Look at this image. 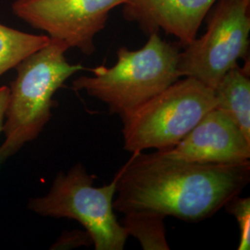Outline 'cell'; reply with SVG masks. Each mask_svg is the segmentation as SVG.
Listing matches in <instances>:
<instances>
[{
	"label": "cell",
	"mask_w": 250,
	"mask_h": 250,
	"mask_svg": "<svg viewBox=\"0 0 250 250\" xmlns=\"http://www.w3.org/2000/svg\"><path fill=\"white\" fill-rule=\"evenodd\" d=\"M114 210L146 211L200 222L239 196L250 180V162L199 163L157 151L134 153L115 176Z\"/></svg>",
	"instance_id": "obj_1"
},
{
	"label": "cell",
	"mask_w": 250,
	"mask_h": 250,
	"mask_svg": "<svg viewBox=\"0 0 250 250\" xmlns=\"http://www.w3.org/2000/svg\"><path fill=\"white\" fill-rule=\"evenodd\" d=\"M179 48L154 33L138 50L119 47L112 67L89 69L93 75L75 79L72 88L104 102L111 114L125 116L180 79Z\"/></svg>",
	"instance_id": "obj_2"
},
{
	"label": "cell",
	"mask_w": 250,
	"mask_h": 250,
	"mask_svg": "<svg viewBox=\"0 0 250 250\" xmlns=\"http://www.w3.org/2000/svg\"><path fill=\"white\" fill-rule=\"evenodd\" d=\"M69 46L50 38L47 45L16 66L17 77L9 88L0 146V166L41 133L51 118L53 97L76 72L85 70L65 58Z\"/></svg>",
	"instance_id": "obj_3"
},
{
	"label": "cell",
	"mask_w": 250,
	"mask_h": 250,
	"mask_svg": "<svg viewBox=\"0 0 250 250\" xmlns=\"http://www.w3.org/2000/svg\"><path fill=\"white\" fill-rule=\"evenodd\" d=\"M216 107L214 90L191 77L177 80L123 120L125 149L168 150Z\"/></svg>",
	"instance_id": "obj_4"
},
{
	"label": "cell",
	"mask_w": 250,
	"mask_h": 250,
	"mask_svg": "<svg viewBox=\"0 0 250 250\" xmlns=\"http://www.w3.org/2000/svg\"><path fill=\"white\" fill-rule=\"evenodd\" d=\"M82 164L67 173L59 172L45 197L32 198L29 208L37 214L76 220L84 228L96 250H123L128 233L114 214L117 179L101 188Z\"/></svg>",
	"instance_id": "obj_5"
},
{
	"label": "cell",
	"mask_w": 250,
	"mask_h": 250,
	"mask_svg": "<svg viewBox=\"0 0 250 250\" xmlns=\"http://www.w3.org/2000/svg\"><path fill=\"white\" fill-rule=\"evenodd\" d=\"M205 34L179 54L181 77L214 90L225 73L250 54V0H217L205 19Z\"/></svg>",
	"instance_id": "obj_6"
},
{
	"label": "cell",
	"mask_w": 250,
	"mask_h": 250,
	"mask_svg": "<svg viewBox=\"0 0 250 250\" xmlns=\"http://www.w3.org/2000/svg\"><path fill=\"white\" fill-rule=\"evenodd\" d=\"M129 0H15V16L90 56L96 51L95 37L107 25L110 12Z\"/></svg>",
	"instance_id": "obj_7"
},
{
	"label": "cell",
	"mask_w": 250,
	"mask_h": 250,
	"mask_svg": "<svg viewBox=\"0 0 250 250\" xmlns=\"http://www.w3.org/2000/svg\"><path fill=\"white\" fill-rule=\"evenodd\" d=\"M161 152L183 161L238 164L250 161V142L232 117L213 108L176 146Z\"/></svg>",
	"instance_id": "obj_8"
},
{
	"label": "cell",
	"mask_w": 250,
	"mask_h": 250,
	"mask_svg": "<svg viewBox=\"0 0 250 250\" xmlns=\"http://www.w3.org/2000/svg\"><path fill=\"white\" fill-rule=\"evenodd\" d=\"M217 0H129L123 5L124 18L136 23L149 36L163 31L186 47L197 38L198 30Z\"/></svg>",
	"instance_id": "obj_9"
},
{
	"label": "cell",
	"mask_w": 250,
	"mask_h": 250,
	"mask_svg": "<svg viewBox=\"0 0 250 250\" xmlns=\"http://www.w3.org/2000/svg\"><path fill=\"white\" fill-rule=\"evenodd\" d=\"M250 63L238 64L225 73L215 87L216 107L232 117L250 142Z\"/></svg>",
	"instance_id": "obj_10"
},
{
	"label": "cell",
	"mask_w": 250,
	"mask_h": 250,
	"mask_svg": "<svg viewBox=\"0 0 250 250\" xmlns=\"http://www.w3.org/2000/svg\"><path fill=\"white\" fill-rule=\"evenodd\" d=\"M50 37L28 34L0 23V76L47 45Z\"/></svg>",
	"instance_id": "obj_11"
},
{
	"label": "cell",
	"mask_w": 250,
	"mask_h": 250,
	"mask_svg": "<svg viewBox=\"0 0 250 250\" xmlns=\"http://www.w3.org/2000/svg\"><path fill=\"white\" fill-rule=\"evenodd\" d=\"M122 220L128 235L140 242L144 250H169L166 239L165 217L146 211H131L124 213Z\"/></svg>",
	"instance_id": "obj_12"
},
{
	"label": "cell",
	"mask_w": 250,
	"mask_h": 250,
	"mask_svg": "<svg viewBox=\"0 0 250 250\" xmlns=\"http://www.w3.org/2000/svg\"><path fill=\"white\" fill-rule=\"evenodd\" d=\"M226 210L234 216L240 230V243L238 250H250V198L239 197L232 198L224 206Z\"/></svg>",
	"instance_id": "obj_13"
},
{
	"label": "cell",
	"mask_w": 250,
	"mask_h": 250,
	"mask_svg": "<svg viewBox=\"0 0 250 250\" xmlns=\"http://www.w3.org/2000/svg\"><path fill=\"white\" fill-rule=\"evenodd\" d=\"M9 97V88L8 86L0 87V133L3 131L5 112L8 105Z\"/></svg>",
	"instance_id": "obj_14"
}]
</instances>
